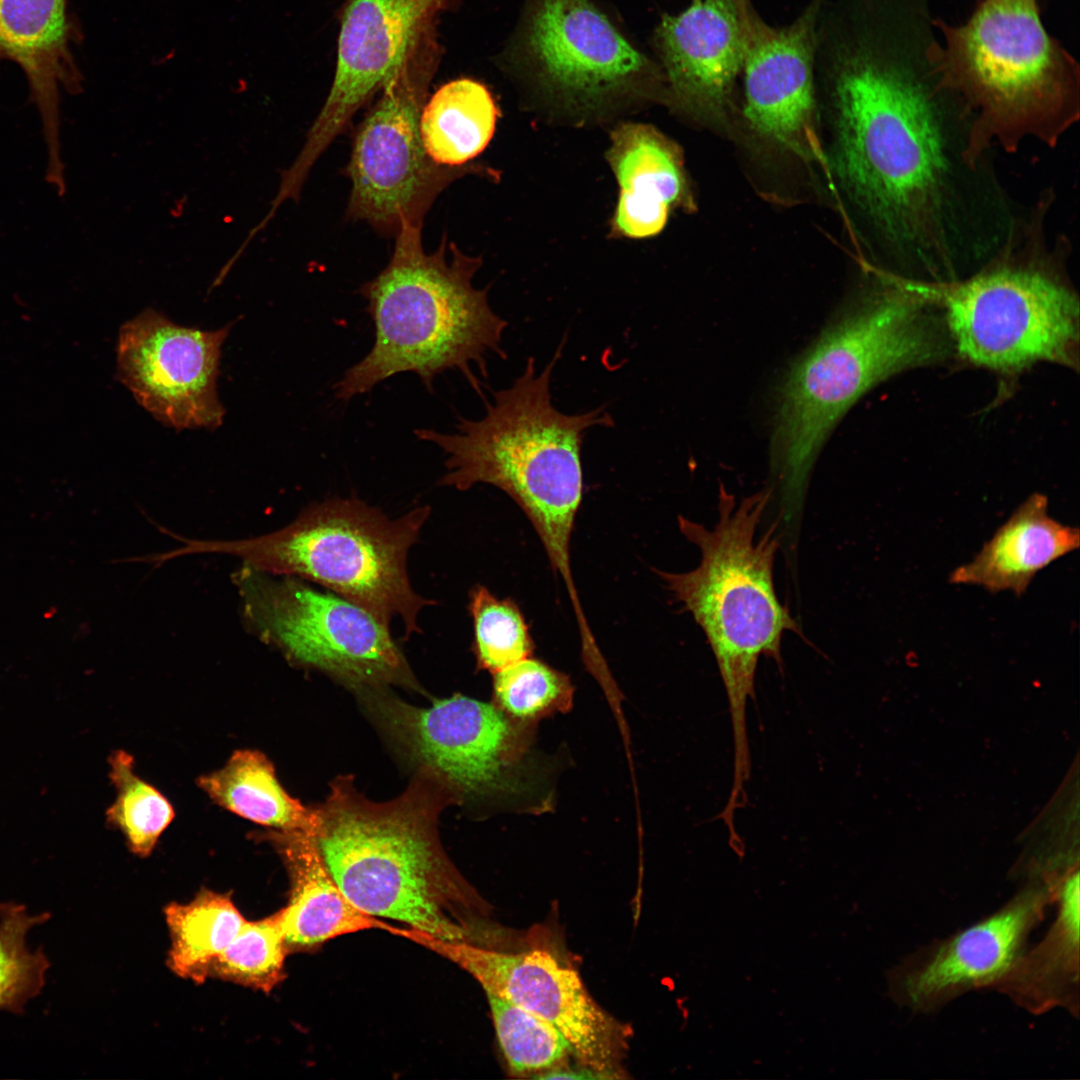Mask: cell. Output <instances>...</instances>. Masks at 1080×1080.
Segmentation results:
<instances>
[{"label":"cell","mask_w":1080,"mask_h":1080,"mask_svg":"<svg viewBox=\"0 0 1080 1080\" xmlns=\"http://www.w3.org/2000/svg\"><path fill=\"white\" fill-rule=\"evenodd\" d=\"M537 1078H541V1079H560V1078L591 1079L592 1078V1079H594V1078H606V1077L602 1076L601 1073H599V1072H596V1071H594L592 1069H588L587 1071H585V1070L584 1071H577V1070L576 1071H571V1070H567V1071H563V1070L551 1071V1072H548L547 1074H542L540 1076H537Z\"/></svg>","instance_id":"obj_34"},{"label":"cell","mask_w":1080,"mask_h":1080,"mask_svg":"<svg viewBox=\"0 0 1080 1080\" xmlns=\"http://www.w3.org/2000/svg\"><path fill=\"white\" fill-rule=\"evenodd\" d=\"M378 711L406 751L462 798L517 795L536 723L516 720L494 703L463 695L419 708L382 697Z\"/></svg>","instance_id":"obj_13"},{"label":"cell","mask_w":1080,"mask_h":1080,"mask_svg":"<svg viewBox=\"0 0 1080 1080\" xmlns=\"http://www.w3.org/2000/svg\"><path fill=\"white\" fill-rule=\"evenodd\" d=\"M821 2L813 0L783 27L766 23L752 3L746 17L744 116L757 133L804 159L821 152L814 87Z\"/></svg>","instance_id":"obj_18"},{"label":"cell","mask_w":1080,"mask_h":1080,"mask_svg":"<svg viewBox=\"0 0 1080 1080\" xmlns=\"http://www.w3.org/2000/svg\"><path fill=\"white\" fill-rule=\"evenodd\" d=\"M497 1039L511 1071H542L559 1062L570 1045L550 1022L497 996L486 994Z\"/></svg>","instance_id":"obj_33"},{"label":"cell","mask_w":1080,"mask_h":1080,"mask_svg":"<svg viewBox=\"0 0 1080 1080\" xmlns=\"http://www.w3.org/2000/svg\"><path fill=\"white\" fill-rule=\"evenodd\" d=\"M229 326L203 331L146 309L120 329L118 376L158 421L180 429L222 424L217 395L221 347Z\"/></svg>","instance_id":"obj_16"},{"label":"cell","mask_w":1080,"mask_h":1080,"mask_svg":"<svg viewBox=\"0 0 1080 1080\" xmlns=\"http://www.w3.org/2000/svg\"><path fill=\"white\" fill-rule=\"evenodd\" d=\"M66 0H0V56L24 70L38 103L49 162L57 163L58 86L72 91L79 80L68 50Z\"/></svg>","instance_id":"obj_24"},{"label":"cell","mask_w":1080,"mask_h":1080,"mask_svg":"<svg viewBox=\"0 0 1080 1080\" xmlns=\"http://www.w3.org/2000/svg\"><path fill=\"white\" fill-rule=\"evenodd\" d=\"M564 342L546 367L536 372L528 358L513 383L493 393L479 420L458 418L457 432L417 429L446 455L442 486L465 491L482 483L506 493L536 530L554 571L569 592L577 620L585 615L570 565V542L583 497L581 448L586 431L613 426L604 408L564 414L552 403V372Z\"/></svg>","instance_id":"obj_4"},{"label":"cell","mask_w":1080,"mask_h":1080,"mask_svg":"<svg viewBox=\"0 0 1080 1080\" xmlns=\"http://www.w3.org/2000/svg\"><path fill=\"white\" fill-rule=\"evenodd\" d=\"M463 0H345L327 98L288 172L307 179L317 159L357 111L380 93L411 43Z\"/></svg>","instance_id":"obj_15"},{"label":"cell","mask_w":1080,"mask_h":1080,"mask_svg":"<svg viewBox=\"0 0 1080 1080\" xmlns=\"http://www.w3.org/2000/svg\"><path fill=\"white\" fill-rule=\"evenodd\" d=\"M513 58L544 92L577 110L665 92L661 68L589 0H529Z\"/></svg>","instance_id":"obj_12"},{"label":"cell","mask_w":1080,"mask_h":1080,"mask_svg":"<svg viewBox=\"0 0 1080 1080\" xmlns=\"http://www.w3.org/2000/svg\"><path fill=\"white\" fill-rule=\"evenodd\" d=\"M473 619V651L479 669L492 674L531 657L534 651L527 623L517 604L499 599L485 586L470 592Z\"/></svg>","instance_id":"obj_32"},{"label":"cell","mask_w":1080,"mask_h":1080,"mask_svg":"<svg viewBox=\"0 0 1080 1080\" xmlns=\"http://www.w3.org/2000/svg\"><path fill=\"white\" fill-rule=\"evenodd\" d=\"M421 229L403 224L388 265L360 288L375 340L334 385L339 400L404 372L416 374L432 392L436 376L448 370H458L482 395L473 368L486 377L489 353L506 358L501 343L508 322L490 307L488 289L472 283L481 258L447 244L445 235L434 253H426Z\"/></svg>","instance_id":"obj_5"},{"label":"cell","mask_w":1080,"mask_h":1080,"mask_svg":"<svg viewBox=\"0 0 1080 1080\" xmlns=\"http://www.w3.org/2000/svg\"><path fill=\"white\" fill-rule=\"evenodd\" d=\"M1051 904V888L1033 881L989 916L922 946L889 972L892 999L928 1013L972 990L992 989L1027 948Z\"/></svg>","instance_id":"obj_17"},{"label":"cell","mask_w":1080,"mask_h":1080,"mask_svg":"<svg viewBox=\"0 0 1080 1080\" xmlns=\"http://www.w3.org/2000/svg\"><path fill=\"white\" fill-rule=\"evenodd\" d=\"M430 514L428 506L391 519L356 498L312 504L287 526L240 540H197L171 534L181 545L168 561L189 554H228L244 566L312 581L361 606L389 627L398 619L406 638L421 630L418 615L433 601L417 594L407 556Z\"/></svg>","instance_id":"obj_9"},{"label":"cell","mask_w":1080,"mask_h":1080,"mask_svg":"<svg viewBox=\"0 0 1080 1080\" xmlns=\"http://www.w3.org/2000/svg\"><path fill=\"white\" fill-rule=\"evenodd\" d=\"M770 497L765 490L735 504L722 490L713 529L680 515L679 529L699 548L700 563L683 573L655 570L702 629L716 659L728 700L736 776L751 770L746 715L759 659L781 666L785 632L801 635L775 590L778 522L756 538Z\"/></svg>","instance_id":"obj_6"},{"label":"cell","mask_w":1080,"mask_h":1080,"mask_svg":"<svg viewBox=\"0 0 1080 1080\" xmlns=\"http://www.w3.org/2000/svg\"><path fill=\"white\" fill-rule=\"evenodd\" d=\"M165 914L172 939L168 964L198 983L246 921L229 896L208 890L187 904L169 905Z\"/></svg>","instance_id":"obj_27"},{"label":"cell","mask_w":1080,"mask_h":1080,"mask_svg":"<svg viewBox=\"0 0 1080 1080\" xmlns=\"http://www.w3.org/2000/svg\"><path fill=\"white\" fill-rule=\"evenodd\" d=\"M198 785L219 806L257 824L279 831H317V809L291 797L259 751H235L224 767L200 776Z\"/></svg>","instance_id":"obj_25"},{"label":"cell","mask_w":1080,"mask_h":1080,"mask_svg":"<svg viewBox=\"0 0 1080 1080\" xmlns=\"http://www.w3.org/2000/svg\"><path fill=\"white\" fill-rule=\"evenodd\" d=\"M1079 545V529L1053 518L1047 497L1035 493L1016 508L969 562L952 571L949 581L979 586L990 593L1009 591L1020 596L1041 570Z\"/></svg>","instance_id":"obj_21"},{"label":"cell","mask_w":1080,"mask_h":1080,"mask_svg":"<svg viewBox=\"0 0 1080 1080\" xmlns=\"http://www.w3.org/2000/svg\"><path fill=\"white\" fill-rule=\"evenodd\" d=\"M289 873L291 890L280 909L288 947H311L364 930L389 933L395 928L358 909L332 877L314 834L272 830L267 833Z\"/></svg>","instance_id":"obj_22"},{"label":"cell","mask_w":1080,"mask_h":1080,"mask_svg":"<svg viewBox=\"0 0 1080 1080\" xmlns=\"http://www.w3.org/2000/svg\"><path fill=\"white\" fill-rule=\"evenodd\" d=\"M750 0H691L663 15L654 33L665 94L684 109L715 114L729 103L742 71Z\"/></svg>","instance_id":"obj_19"},{"label":"cell","mask_w":1080,"mask_h":1080,"mask_svg":"<svg viewBox=\"0 0 1080 1080\" xmlns=\"http://www.w3.org/2000/svg\"><path fill=\"white\" fill-rule=\"evenodd\" d=\"M444 55L436 24L411 43L376 104L359 124L345 172L351 181L347 216L383 233L422 225L437 196L479 167H449L426 153L419 120Z\"/></svg>","instance_id":"obj_10"},{"label":"cell","mask_w":1080,"mask_h":1080,"mask_svg":"<svg viewBox=\"0 0 1080 1080\" xmlns=\"http://www.w3.org/2000/svg\"><path fill=\"white\" fill-rule=\"evenodd\" d=\"M110 764L117 797L108 810V819L122 832L134 854L149 856L174 818L173 807L156 788L135 773L130 754L118 751Z\"/></svg>","instance_id":"obj_29"},{"label":"cell","mask_w":1080,"mask_h":1080,"mask_svg":"<svg viewBox=\"0 0 1080 1080\" xmlns=\"http://www.w3.org/2000/svg\"><path fill=\"white\" fill-rule=\"evenodd\" d=\"M828 24L816 55L832 90L833 167L881 270L933 283L967 276L1019 216L937 68L930 0H850Z\"/></svg>","instance_id":"obj_1"},{"label":"cell","mask_w":1080,"mask_h":1080,"mask_svg":"<svg viewBox=\"0 0 1080 1080\" xmlns=\"http://www.w3.org/2000/svg\"><path fill=\"white\" fill-rule=\"evenodd\" d=\"M499 110L482 83L461 78L442 85L426 101L419 131L427 155L437 164L460 167L490 143Z\"/></svg>","instance_id":"obj_26"},{"label":"cell","mask_w":1080,"mask_h":1080,"mask_svg":"<svg viewBox=\"0 0 1080 1080\" xmlns=\"http://www.w3.org/2000/svg\"><path fill=\"white\" fill-rule=\"evenodd\" d=\"M1079 882L1077 866L1050 881L1054 921L993 986L1032 1014L1062 1008L1079 1016Z\"/></svg>","instance_id":"obj_23"},{"label":"cell","mask_w":1080,"mask_h":1080,"mask_svg":"<svg viewBox=\"0 0 1080 1080\" xmlns=\"http://www.w3.org/2000/svg\"><path fill=\"white\" fill-rule=\"evenodd\" d=\"M934 25L942 80L986 148L1053 147L1079 120V64L1046 31L1037 0H981L965 23Z\"/></svg>","instance_id":"obj_7"},{"label":"cell","mask_w":1080,"mask_h":1080,"mask_svg":"<svg viewBox=\"0 0 1080 1080\" xmlns=\"http://www.w3.org/2000/svg\"><path fill=\"white\" fill-rule=\"evenodd\" d=\"M876 272L873 289L823 330L782 383L771 469L788 523L799 516L811 469L845 412L881 381L947 352L935 304L913 280Z\"/></svg>","instance_id":"obj_3"},{"label":"cell","mask_w":1080,"mask_h":1080,"mask_svg":"<svg viewBox=\"0 0 1080 1080\" xmlns=\"http://www.w3.org/2000/svg\"><path fill=\"white\" fill-rule=\"evenodd\" d=\"M607 161L619 186L610 221L615 238L645 239L659 234L674 208H690L679 147L651 125L625 122L610 135Z\"/></svg>","instance_id":"obj_20"},{"label":"cell","mask_w":1080,"mask_h":1080,"mask_svg":"<svg viewBox=\"0 0 1080 1080\" xmlns=\"http://www.w3.org/2000/svg\"><path fill=\"white\" fill-rule=\"evenodd\" d=\"M1020 216L1000 250L969 275L951 282L918 281L944 312L957 352L997 372L1039 361L1072 365L1079 336V301L1066 271L1064 236L1048 241L1047 195Z\"/></svg>","instance_id":"obj_8"},{"label":"cell","mask_w":1080,"mask_h":1080,"mask_svg":"<svg viewBox=\"0 0 1080 1080\" xmlns=\"http://www.w3.org/2000/svg\"><path fill=\"white\" fill-rule=\"evenodd\" d=\"M393 935L442 956L469 973L491 994L553 1024L570 1052L587 1068L612 1073L623 1049L619 1026L590 997L576 970L550 952L534 948L507 953L477 944L450 942L412 928Z\"/></svg>","instance_id":"obj_14"},{"label":"cell","mask_w":1080,"mask_h":1080,"mask_svg":"<svg viewBox=\"0 0 1080 1080\" xmlns=\"http://www.w3.org/2000/svg\"><path fill=\"white\" fill-rule=\"evenodd\" d=\"M288 948L280 910L261 920L245 921L214 960L209 975L269 992L284 978Z\"/></svg>","instance_id":"obj_31"},{"label":"cell","mask_w":1080,"mask_h":1080,"mask_svg":"<svg viewBox=\"0 0 1080 1080\" xmlns=\"http://www.w3.org/2000/svg\"><path fill=\"white\" fill-rule=\"evenodd\" d=\"M493 675L494 704L516 720L537 723L573 706L569 677L532 656Z\"/></svg>","instance_id":"obj_30"},{"label":"cell","mask_w":1080,"mask_h":1080,"mask_svg":"<svg viewBox=\"0 0 1080 1080\" xmlns=\"http://www.w3.org/2000/svg\"><path fill=\"white\" fill-rule=\"evenodd\" d=\"M50 917L49 912L30 915L24 904L0 902V1011L23 1014L45 986L50 961L42 947L30 950L26 937Z\"/></svg>","instance_id":"obj_28"},{"label":"cell","mask_w":1080,"mask_h":1080,"mask_svg":"<svg viewBox=\"0 0 1080 1080\" xmlns=\"http://www.w3.org/2000/svg\"><path fill=\"white\" fill-rule=\"evenodd\" d=\"M458 800L421 769L397 798L374 802L339 777L317 808L315 838L332 877L362 912L436 938L479 945L487 904L463 878L439 838L441 811Z\"/></svg>","instance_id":"obj_2"},{"label":"cell","mask_w":1080,"mask_h":1080,"mask_svg":"<svg viewBox=\"0 0 1080 1080\" xmlns=\"http://www.w3.org/2000/svg\"><path fill=\"white\" fill-rule=\"evenodd\" d=\"M233 581L248 629L290 662L355 687L417 688L389 627L361 606L301 578L244 565Z\"/></svg>","instance_id":"obj_11"}]
</instances>
